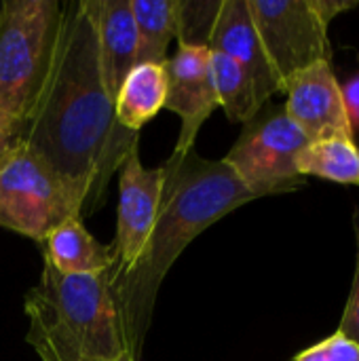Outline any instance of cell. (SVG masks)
<instances>
[{
	"instance_id": "22",
	"label": "cell",
	"mask_w": 359,
	"mask_h": 361,
	"mask_svg": "<svg viewBox=\"0 0 359 361\" xmlns=\"http://www.w3.org/2000/svg\"><path fill=\"white\" fill-rule=\"evenodd\" d=\"M17 144V137L0 125V161L8 154V150Z\"/></svg>"
},
{
	"instance_id": "19",
	"label": "cell",
	"mask_w": 359,
	"mask_h": 361,
	"mask_svg": "<svg viewBox=\"0 0 359 361\" xmlns=\"http://www.w3.org/2000/svg\"><path fill=\"white\" fill-rule=\"evenodd\" d=\"M292 361H359V345L336 330L328 338L296 353Z\"/></svg>"
},
{
	"instance_id": "21",
	"label": "cell",
	"mask_w": 359,
	"mask_h": 361,
	"mask_svg": "<svg viewBox=\"0 0 359 361\" xmlns=\"http://www.w3.org/2000/svg\"><path fill=\"white\" fill-rule=\"evenodd\" d=\"M341 91H343V104L349 116V125L355 135L359 133V74L349 78L345 85H341Z\"/></svg>"
},
{
	"instance_id": "6",
	"label": "cell",
	"mask_w": 359,
	"mask_h": 361,
	"mask_svg": "<svg viewBox=\"0 0 359 361\" xmlns=\"http://www.w3.org/2000/svg\"><path fill=\"white\" fill-rule=\"evenodd\" d=\"M307 144V135L292 123L284 106L269 108L245 123L224 163L260 197L292 192L307 184L296 169V159Z\"/></svg>"
},
{
	"instance_id": "10",
	"label": "cell",
	"mask_w": 359,
	"mask_h": 361,
	"mask_svg": "<svg viewBox=\"0 0 359 361\" xmlns=\"http://www.w3.org/2000/svg\"><path fill=\"white\" fill-rule=\"evenodd\" d=\"M284 110L309 142L353 140V129L343 104L341 82L332 72V61H320L300 72L286 89Z\"/></svg>"
},
{
	"instance_id": "1",
	"label": "cell",
	"mask_w": 359,
	"mask_h": 361,
	"mask_svg": "<svg viewBox=\"0 0 359 361\" xmlns=\"http://www.w3.org/2000/svg\"><path fill=\"white\" fill-rule=\"evenodd\" d=\"M17 140L55 171L80 209L97 205L110 173L138 146V133L125 131L114 118L91 0L63 6L53 68Z\"/></svg>"
},
{
	"instance_id": "13",
	"label": "cell",
	"mask_w": 359,
	"mask_h": 361,
	"mask_svg": "<svg viewBox=\"0 0 359 361\" xmlns=\"http://www.w3.org/2000/svg\"><path fill=\"white\" fill-rule=\"evenodd\" d=\"M42 260H47L61 275H93L112 271L116 256L112 245L99 243L80 222L72 216L55 226L40 243Z\"/></svg>"
},
{
	"instance_id": "5",
	"label": "cell",
	"mask_w": 359,
	"mask_h": 361,
	"mask_svg": "<svg viewBox=\"0 0 359 361\" xmlns=\"http://www.w3.org/2000/svg\"><path fill=\"white\" fill-rule=\"evenodd\" d=\"M80 212L55 171L17 140L0 161V226L42 243L55 226Z\"/></svg>"
},
{
	"instance_id": "9",
	"label": "cell",
	"mask_w": 359,
	"mask_h": 361,
	"mask_svg": "<svg viewBox=\"0 0 359 361\" xmlns=\"http://www.w3.org/2000/svg\"><path fill=\"white\" fill-rule=\"evenodd\" d=\"M165 108L180 116V135L171 154L184 157L195 148L201 127L218 108L209 70V47L178 44L176 55L167 59Z\"/></svg>"
},
{
	"instance_id": "20",
	"label": "cell",
	"mask_w": 359,
	"mask_h": 361,
	"mask_svg": "<svg viewBox=\"0 0 359 361\" xmlns=\"http://www.w3.org/2000/svg\"><path fill=\"white\" fill-rule=\"evenodd\" d=\"M355 275H353V286H351V294L341 319V328L339 332H343L345 336H349L351 341H355L359 345V212L355 214Z\"/></svg>"
},
{
	"instance_id": "2",
	"label": "cell",
	"mask_w": 359,
	"mask_h": 361,
	"mask_svg": "<svg viewBox=\"0 0 359 361\" xmlns=\"http://www.w3.org/2000/svg\"><path fill=\"white\" fill-rule=\"evenodd\" d=\"M163 171L161 205L148 245L129 273L112 275L127 345L138 360L150 328L159 288L182 252L231 212L262 199L243 184L224 159H203L195 148L184 157L171 154L163 163Z\"/></svg>"
},
{
	"instance_id": "17",
	"label": "cell",
	"mask_w": 359,
	"mask_h": 361,
	"mask_svg": "<svg viewBox=\"0 0 359 361\" xmlns=\"http://www.w3.org/2000/svg\"><path fill=\"white\" fill-rule=\"evenodd\" d=\"M138 27V63L167 61V49L176 38V0H131Z\"/></svg>"
},
{
	"instance_id": "16",
	"label": "cell",
	"mask_w": 359,
	"mask_h": 361,
	"mask_svg": "<svg viewBox=\"0 0 359 361\" xmlns=\"http://www.w3.org/2000/svg\"><path fill=\"white\" fill-rule=\"evenodd\" d=\"M298 176L322 178L343 186H359V146L353 140L309 142L296 159Z\"/></svg>"
},
{
	"instance_id": "12",
	"label": "cell",
	"mask_w": 359,
	"mask_h": 361,
	"mask_svg": "<svg viewBox=\"0 0 359 361\" xmlns=\"http://www.w3.org/2000/svg\"><path fill=\"white\" fill-rule=\"evenodd\" d=\"M91 8L99 66L106 89L114 102L125 76L138 66V27L131 13V0H91Z\"/></svg>"
},
{
	"instance_id": "4",
	"label": "cell",
	"mask_w": 359,
	"mask_h": 361,
	"mask_svg": "<svg viewBox=\"0 0 359 361\" xmlns=\"http://www.w3.org/2000/svg\"><path fill=\"white\" fill-rule=\"evenodd\" d=\"M61 19L57 0H6L0 6V125L15 137L53 68Z\"/></svg>"
},
{
	"instance_id": "7",
	"label": "cell",
	"mask_w": 359,
	"mask_h": 361,
	"mask_svg": "<svg viewBox=\"0 0 359 361\" xmlns=\"http://www.w3.org/2000/svg\"><path fill=\"white\" fill-rule=\"evenodd\" d=\"M248 8L279 91L286 93L307 68L332 61L330 25L315 11L313 0H248Z\"/></svg>"
},
{
	"instance_id": "11",
	"label": "cell",
	"mask_w": 359,
	"mask_h": 361,
	"mask_svg": "<svg viewBox=\"0 0 359 361\" xmlns=\"http://www.w3.org/2000/svg\"><path fill=\"white\" fill-rule=\"evenodd\" d=\"M207 47L209 51L224 53L248 72L262 104L279 93L275 72L252 21L248 0H222Z\"/></svg>"
},
{
	"instance_id": "3",
	"label": "cell",
	"mask_w": 359,
	"mask_h": 361,
	"mask_svg": "<svg viewBox=\"0 0 359 361\" xmlns=\"http://www.w3.org/2000/svg\"><path fill=\"white\" fill-rule=\"evenodd\" d=\"M23 309L25 341L40 361H114L129 351L112 271L61 275L42 260Z\"/></svg>"
},
{
	"instance_id": "14",
	"label": "cell",
	"mask_w": 359,
	"mask_h": 361,
	"mask_svg": "<svg viewBox=\"0 0 359 361\" xmlns=\"http://www.w3.org/2000/svg\"><path fill=\"white\" fill-rule=\"evenodd\" d=\"M165 99H167V61L138 63L125 76L116 93L114 118L118 127H123L125 131L140 133V129L165 108Z\"/></svg>"
},
{
	"instance_id": "18",
	"label": "cell",
	"mask_w": 359,
	"mask_h": 361,
	"mask_svg": "<svg viewBox=\"0 0 359 361\" xmlns=\"http://www.w3.org/2000/svg\"><path fill=\"white\" fill-rule=\"evenodd\" d=\"M222 0H176V38L178 44L207 47Z\"/></svg>"
},
{
	"instance_id": "23",
	"label": "cell",
	"mask_w": 359,
	"mask_h": 361,
	"mask_svg": "<svg viewBox=\"0 0 359 361\" xmlns=\"http://www.w3.org/2000/svg\"><path fill=\"white\" fill-rule=\"evenodd\" d=\"M114 361H140V360H138V357H135L133 353H129V351H127L125 355H121L118 360H114Z\"/></svg>"
},
{
	"instance_id": "8",
	"label": "cell",
	"mask_w": 359,
	"mask_h": 361,
	"mask_svg": "<svg viewBox=\"0 0 359 361\" xmlns=\"http://www.w3.org/2000/svg\"><path fill=\"white\" fill-rule=\"evenodd\" d=\"M163 180V165L152 169L144 167L138 146L125 154L118 167L116 235L110 243L116 256L114 277L129 273L140 262L159 216Z\"/></svg>"
},
{
	"instance_id": "15",
	"label": "cell",
	"mask_w": 359,
	"mask_h": 361,
	"mask_svg": "<svg viewBox=\"0 0 359 361\" xmlns=\"http://www.w3.org/2000/svg\"><path fill=\"white\" fill-rule=\"evenodd\" d=\"M209 70L218 106L224 110L231 123L245 125L264 108L252 78L231 57L218 51H209Z\"/></svg>"
}]
</instances>
